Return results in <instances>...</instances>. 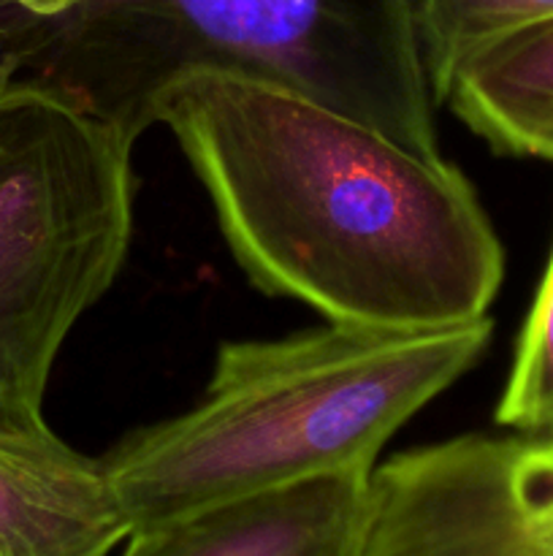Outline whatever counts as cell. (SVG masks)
<instances>
[{"mask_svg":"<svg viewBox=\"0 0 553 556\" xmlns=\"http://www.w3.org/2000/svg\"><path fill=\"white\" fill-rule=\"evenodd\" d=\"M233 258L329 324L423 331L488 315L504 248L470 179L293 87L198 68L157 101Z\"/></svg>","mask_w":553,"mask_h":556,"instance_id":"obj_1","label":"cell"},{"mask_svg":"<svg viewBox=\"0 0 553 556\" xmlns=\"http://www.w3.org/2000/svg\"><path fill=\"white\" fill-rule=\"evenodd\" d=\"M198 68L293 87L439 157L410 0H0V96L38 92L130 144Z\"/></svg>","mask_w":553,"mask_h":556,"instance_id":"obj_2","label":"cell"},{"mask_svg":"<svg viewBox=\"0 0 553 556\" xmlns=\"http://www.w3.org/2000/svg\"><path fill=\"white\" fill-rule=\"evenodd\" d=\"M491 318L423 331L329 324L280 340L226 342L190 410L103 456L130 527L307 478L374 470L383 445L464 378Z\"/></svg>","mask_w":553,"mask_h":556,"instance_id":"obj_3","label":"cell"},{"mask_svg":"<svg viewBox=\"0 0 553 556\" xmlns=\"http://www.w3.org/2000/svg\"><path fill=\"white\" fill-rule=\"evenodd\" d=\"M133 147L47 96H0V432L49 427L60 348L128 258Z\"/></svg>","mask_w":553,"mask_h":556,"instance_id":"obj_4","label":"cell"},{"mask_svg":"<svg viewBox=\"0 0 553 556\" xmlns=\"http://www.w3.org/2000/svg\"><path fill=\"white\" fill-rule=\"evenodd\" d=\"M369 476L331 472L141 527L119 556H358Z\"/></svg>","mask_w":553,"mask_h":556,"instance_id":"obj_5","label":"cell"},{"mask_svg":"<svg viewBox=\"0 0 553 556\" xmlns=\"http://www.w3.org/2000/svg\"><path fill=\"white\" fill-rule=\"evenodd\" d=\"M130 532L103 459L49 427L0 432V556H112Z\"/></svg>","mask_w":553,"mask_h":556,"instance_id":"obj_6","label":"cell"},{"mask_svg":"<svg viewBox=\"0 0 553 556\" xmlns=\"http://www.w3.org/2000/svg\"><path fill=\"white\" fill-rule=\"evenodd\" d=\"M445 103L497 152L553 161V16L466 54Z\"/></svg>","mask_w":553,"mask_h":556,"instance_id":"obj_7","label":"cell"},{"mask_svg":"<svg viewBox=\"0 0 553 556\" xmlns=\"http://www.w3.org/2000/svg\"><path fill=\"white\" fill-rule=\"evenodd\" d=\"M410 14L434 106H442L466 54L504 33L551 20L553 0H410Z\"/></svg>","mask_w":553,"mask_h":556,"instance_id":"obj_8","label":"cell"},{"mask_svg":"<svg viewBox=\"0 0 553 556\" xmlns=\"http://www.w3.org/2000/svg\"><path fill=\"white\" fill-rule=\"evenodd\" d=\"M497 421L526 438H553V253L526 318Z\"/></svg>","mask_w":553,"mask_h":556,"instance_id":"obj_9","label":"cell"}]
</instances>
